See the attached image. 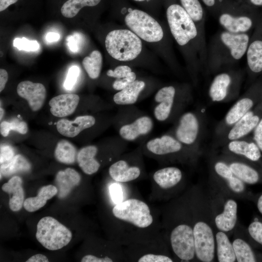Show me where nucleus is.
<instances>
[{"label": "nucleus", "mask_w": 262, "mask_h": 262, "mask_svg": "<svg viewBox=\"0 0 262 262\" xmlns=\"http://www.w3.org/2000/svg\"><path fill=\"white\" fill-rule=\"evenodd\" d=\"M0 120H1V119H2V118L3 116L4 111V110L1 107H0Z\"/></svg>", "instance_id": "nucleus-57"}, {"label": "nucleus", "mask_w": 262, "mask_h": 262, "mask_svg": "<svg viewBox=\"0 0 262 262\" xmlns=\"http://www.w3.org/2000/svg\"><path fill=\"white\" fill-rule=\"evenodd\" d=\"M198 122L194 114L188 112L180 117L175 131L176 138L182 145H190L196 141L198 132Z\"/></svg>", "instance_id": "nucleus-16"}, {"label": "nucleus", "mask_w": 262, "mask_h": 262, "mask_svg": "<svg viewBox=\"0 0 262 262\" xmlns=\"http://www.w3.org/2000/svg\"><path fill=\"white\" fill-rule=\"evenodd\" d=\"M78 152L75 146L66 140L59 141L56 146L54 156L60 163L71 164L77 160Z\"/></svg>", "instance_id": "nucleus-34"}, {"label": "nucleus", "mask_w": 262, "mask_h": 262, "mask_svg": "<svg viewBox=\"0 0 262 262\" xmlns=\"http://www.w3.org/2000/svg\"><path fill=\"white\" fill-rule=\"evenodd\" d=\"M96 122V118L91 115L79 116L73 121L63 118L57 122L56 129L62 135L72 138L94 126Z\"/></svg>", "instance_id": "nucleus-17"}, {"label": "nucleus", "mask_w": 262, "mask_h": 262, "mask_svg": "<svg viewBox=\"0 0 262 262\" xmlns=\"http://www.w3.org/2000/svg\"><path fill=\"white\" fill-rule=\"evenodd\" d=\"M192 214L196 258L202 262H213L216 251L215 237L209 223L203 219L190 198Z\"/></svg>", "instance_id": "nucleus-10"}, {"label": "nucleus", "mask_w": 262, "mask_h": 262, "mask_svg": "<svg viewBox=\"0 0 262 262\" xmlns=\"http://www.w3.org/2000/svg\"><path fill=\"white\" fill-rule=\"evenodd\" d=\"M136 79V75L134 72H131L127 77L120 79L115 80L113 83V88L116 91H120L129 84L135 81Z\"/></svg>", "instance_id": "nucleus-47"}, {"label": "nucleus", "mask_w": 262, "mask_h": 262, "mask_svg": "<svg viewBox=\"0 0 262 262\" xmlns=\"http://www.w3.org/2000/svg\"><path fill=\"white\" fill-rule=\"evenodd\" d=\"M253 104V101L249 98L238 100L228 112L225 118L226 123L229 125L236 123L249 111Z\"/></svg>", "instance_id": "nucleus-36"}, {"label": "nucleus", "mask_w": 262, "mask_h": 262, "mask_svg": "<svg viewBox=\"0 0 262 262\" xmlns=\"http://www.w3.org/2000/svg\"><path fill=\"white\" fill-rule=\"evenodd\" d=\"M28 130L27 123L23 121L18 120H14L11 122L3 121L0 124V132L4 137L7 136L11 131L24 134L27 132Z\"/></svg>", "instance_id": "nucleus-41"}, {"label": "nucleus", "mask_w": 262, "mask_h": 262, "mask_svg": "<svg viewBox=\"0 0 262 262\" xmlns=\"http://www.w3.org/2000/svg\"><path fill=\"white\" fill-rule=\"evenodd\" d=\"M250 236L256 243L262 246V222L255 220L252 222L248 227Z\"/></svg>", "instance_id": "nucleus-44"}, {"label": "nucleus", "mask_w": 262, "mask_h": 262, "mask_svg": "<svg viewBox=\"0 0 262 262\" xmlns=\"http://www.w3.org/2000/svg\"><path fill=\"white\" fill-rule=\"evenodd\" d=\"M131 72V69L129 66H119L116 67L114 70H108L106 72V74L108 77L117 80L128 76Z\"/></svg>", "instance_id": "nucleus-46"}, {"label": "nucleus", "mask_w": 262, "mask_h": 262, "mask_svg": "<svg viewBox=\"0 0 262 262\" xmlns=\"http://www.w3.org/2000/svg\"><path fill=\"white\" fill-rule=\"evenodd\" d=\"M80 101V97L74 94H65L55 96L49 101L51 114L63 117L72 114Z\"/></svg>", "instance_id": "nucleus-19"}, {"label": "nucleus", "mask_w": 262, "mask_h": 262, "mask_svg": "<svg viewBox=\"0 0 262 262\" xmlns=\"http://www.w3.org/2000/svg\"><path fill=\"white\" fill-rule=\"evenodd\" d=\"M80 36L78 34L69 35L66 38L67 44L69 49L73 52H77L79 49Z\"/></svg>", "instance_id": "nucleus-48"}, {"label": "nucleus", "mask_w": 262, "mask_h": 262, "mask_svg": "<svg viewBox=\"0 0 262 262\" xmlns=\"http://www.w3.org/2000/svg\"><path fill=\"white\" fill-rule=\"evenodd\" d=\"M257 206L259 212L261 214H262V194L258 199Z\"/></svg>", "instance_id": "nucleus-54"}, {"label": "nucleus", "mask_w": 262, "mask_h": 262, "mask_svg": "<svg viewBox=\"0 0 262 262\" xmlns=\"http://www.w3.org/2000/svg\"><path fill=\"white\" fill-rule=\"evenodd\" d=\"M229 150L236 154L245 156L252 161H257L261 157L260 148L254 143L233 140L228 146Z\"/></svg>", "instance_id": "nucleus-32"}, {"label": "nucleus", "mask_w": 262, "mask_h": 262, "mask_svg": "<svg viewBox=\"0 0 262 262\" xmlns=\"http://www.w3.org/2000/svg\"><path fill=\"white\" fill-rule=\"evenodd\" d=\"M175 96L176 89L171 85L160 88L155 94L153 113L157 121L164 122L169 118L173 108Z\"/></svg>", "instance_id": "nucleus-14"}, {"label": "nucleus", "mask_w": 262, "mask_h": 262, "mask_svg": "<svg viewBox=\"0 0 262 262\" xmlns=\"http://www.w3.org/2000/svg\"><path fill=\"white\" fill-rule=\"evenodd\" d=\"M18 0H0V11L5 10L10 5L16 3Z\"/></svg>", "instance_id": "nucleus-53"}, {"label": "nucleus", "mask_w": 262, "mask_h": 262, "mask_svg": "<svg viewBox=\"0 0 262 262\" xmlns=\"http://www.w3.org/2000/svg\"><path fill=\"white\" fill-rule=\"evenodd\" d=\"M80 174L71 168H67L57 172L55 177V184L58 189L57 196L62 199L66 197L81 181Z\"/></svg>", "instance_id": "nucleus-20"}, {"label": "nucleus", "mask_w": 262, "mask_h": 262, "mask_svg": "<svg viewBox=\"0 0 262 262\" xmlns=\"http://www.w3.org/2000/svg\"><path fill=\"white\" fill-rule=\"evenodd\" d=\"M108 186L110 206L114 205L131 197L138 196V192L131 183L118 182L111 179Z\"/></svg>", "instance_id": "nucleus-26"}, {"label": "nucleus", "mask_w": 262, "mask_h": 262, "mask_svg": "<svg viewBox=\"0 0 262 262\" xmlns=\"http://www.w3.org/2000/svg\"><path fill=\"white\" fill-rule=\"evenodd\" d=\"M166 17L171 34L178 45L185 46L195 42L207 50L205 38L182 6L170 5L166 10Z\"/></svg>", "instance_id": "nucleus-7"}, {"label": "nucleus", "mask_w": 262, "mask_h": 262, "mask_svg": "<svg viewBox=\"0 0 262 262\" xmlns=\"http://www.w3.org/2000/svg\"><path fill=\"white\" fill-rule=\"evenodd\" d=\"M218 22L225 31L233 33H246L253 25V21L249 16L227 12L219 15Z\"/></svg>", "instance_id": "nucleus-21"}, {"label": "nucleus", "mask_w": 262, "mask_h": 262, "mask_svg": "<svg viewBox=\"0 0 262 262\" xmlns=\"http://www.w3.org/2000/svg\"><path fill=\"white\" fill-rule=\"evenodd\" d=\"M214 170L224 180L226 188L232 194L240 196L246 192V184L233 173L226 164L217 162L214 165Z\"/></svg>", "instance_id": "nucleus-23"}, {"label": "nucleus", "mask_w": 262, "mask_h": 262, "mask_svg": "<svg viewBox=\"0 0 262 262\" xmlns=\"http://www.w3.org/2000/svg\"><path fill=\"white\" fill-rule=\"evenodd\" d=\"M249 43V37L246 33L222 31L214 37L207 61L228 62L240 60L246 53Z\"/></svg>", "instance_id": "nucleus-4"}, {"label": "nucleus", "mask_w": 262, "mask_h": 262, "mask_svg": "<svg viewBox=\"0 0 262 262\" xmlns=\"http://www.w3.org/2000/svg\"><path fill=\"white\" fill-rule=\"evenodd\" d=\"M123 248L127 262H175L166 238L162 230L152 240L123 246Z\"/></svg>", "instance_id": "nucleus-8"}, {"label": "nucleus", "mask_w": 262, "mask_h": 262, "mask_svg": "<svg viewBox=\"0 0 262 262\" xmlns=\"http://www.w3.org/2000/svg\"><path fill=\"white\" fill-rule=\"evenodd\" d=\"M182 7L197 26L201 35L205 38V20L203 7L199 0H180Z\"/></svg>", "instance_id": "nucleus-31"}, {"label": "nucleus", "mask_w": 262, "mask_h": 262, "mask_svg": "<svg viewBox=\"0 0 262 262\" xmlns=\"http://www.w3.org/2000/svg\"><path fill=\"white\" fill-rule=\"evenodd\" d=\"M134 0L137 1H142L145 0Z\"/></svg>", "instance_id": "nucleus-58"}, {"label": "nucleus", "mask_w": 262, "mask_h": 262, "mask_svg": "<svg viewBox=\"0 0 262 262\" xmlns=\"http://www.w3.org/2000/svg\"><path fill=\"white\" fill-rule=\"evenodd\" d=\"M117 116L119 136L124 141L134 142L147 136L152 131V118L132 105L121 106Z\"/></svg>", "instance_id": "nucleus-5"}, {"label": "nucleus", "mask_w": 262, "mask_h": 262, "mask_svg": "<svg viewBox=\"0 0 262 262\" xmlns=\"http://www.w3.org/2000/svg\"><path fill=\"white\" fill-rule=\"evenodd\" d=\"M146 85L144 81L136 80L114 95V103L120 106L133 105L138 101Z\"/></svg>", "instance_id": "nucleus-22"}, {"label": "nucleus", "mask_w": 262, "mask_h": 262, "mask_svg": "<svg viewBox=\"0 0 262 262\" xmlns=\"http://www.w3.org/2000/svg\"><path fill=\"white\" fill-rule=\"evenodd\" d=\"M105 43L110 55L120 61L132 60L142 50V42L139 37L126 29L110 32L106 37Z\"/></svg>", "instance_id": "nucleus-9"}, {"label": "nucleus", "mask_w": 262, "mask_h": 262, "mask_svg": "<svg viewBox=\"0 0 262 262\" xmlns=\"http://www.w3.org/2000/svg\"><path fill=\"white\" fill-rule=\"evenodd\" d=\"M80 73V68L77 66H73L69 68L64 83V86L66 89L70 90L73 89L77 82Z\"/></svg>", "instance_id": "nucleus-45"}, {"label": "nucleus", "mask_w": 262, "mask_h": 262, "mask_svg": "<svg viewBox=\"0 0 262 262\" xmlns=\"http://www.w3.org/2000/svg\"><path fill=\"white\" fill-rule=\"evenodd\" d=\"M142 144L133 150L124 153L110 165L111 179L122 183H132L149 179L143 159Z\"/></svg>", "instance_id": "nucleus-6"}, {"label": "nucleus", "mask_w": 262, "mask_h": 262, "mask_svg": "<svg viewBox=\"0 0 262 262\" xmlns=\"http://www.w3.org/2000/svg\"><path fill=\"white\" fill-rule=\"evenodd\" d=\"M231 82L230 75L227 73H221L213 79L209 88V95L214 101L222 100L226 97Z\"/></svg>", "instance_id": "nucleus-30"}, {"label": "nucleus", "mask_w": 262, "mask_h": 262, "mask_svg": "<svg viewBox=\"0 0 262 262\" xmlns=\"http://www.w3.org/2000/svg\"><path fill=\"white\" fill-rule=\"evenodd\" d=\"M101 0H68L63 5L61 12L67 18L74 17L80 10L85 6H95Z\"/></svg>", "instance_id": "nucleus-39"}, {"label": "nucleus", "mask_w": 262, "mask_h": 262, "mask_svg": "<svg viewBox=\"0 0 262 262\" xmlns=\"http://www.w3.org/2000/svg\"><path fill=\"white\" fill-rule=\"evenodd\" d=\"M35 236L45 248L56 250L68 245L72 234L67 228L54 218L45 216L37 223Z\"/></svg>", "instance_id": "nucleus-11"}, {"label": "nucleus", "mask_w": 262, "mask_h": 262, "mask_svg": "<svg viewBox=\"0 0 262 262\" xmlns=\"http://www.w3.org/2000/svg\"><path fill=\"white\" fill-rule=\"evenodd\" d=\"M16 91L19 96L27 101L33 111H37L43 106L46 97V90L43 84L22 81L17 85Z\"/></svg>", "instance_id": "nucleus-15"}, {"label": "nucleus", "mask_w": 262, "mask_h": 262, "mask_svg": "<svg viewBox=\"0 0 262 262\" xmlns=\"http://www.w3.org/2000/svg\"><path fill=\"white\" fill-rule=\"evenodd\" d=\"M259 122V117L252 112L248 111L238 120L230 131L228 138L231 140H236L248 133Z\"/></svg>", "instance_id": "nucleus-29"}, {"label": "nucleus", "mask_w": 262, "mask_h": 262, "mask_svg": "<svg viewBox=\"0 0 262 262\" xmlns=\"http://www.w3.org/2000/svg\"><path fill=\"white\" fill-rule=\"evenodd\" d=\"M58 193L57 187L53 185L43 186L40 188L37 196L26 198L23 207L28 212H34L44 207L48 200L51 199Z\"/></svg>", "instance_id": "nucleus-27"}, {"label": "nucleus", "mask_w": 262, "mask_h": 262, "mask_svg": "<svg viewBox=\"0 0 262 262\" xmlns=\"http://www.w3.org/2000/svg\"><path fill=\"white\" fill-rule=\"evenodd\" d=\"M162 230L175 262L196 258L190 190L159 207Z\"/></svg>", "instance_id": "nucleus-2"}, {"label": "nucleus", "mask_w": 262, "mask_h": 262, "mask_svg": "<svg viewBox=\"0 0 262 262\" xmlns=\"http://www.w3.org/2000/svg\"><path fill=\"white\" fill-rule=\"evenodd\" d=\"M250 2L254 5L257 6L262 5V0H250Z\"/></svg>", "instance_id": "nucleus-56"}, {"label": "nucleus", "mask_w": 262, "mask_h": 262, "mask_svg": "<svg viewBox=\"0 0 262 262\" xmlns=\"http://www.w3.org/2000/svg\"><path fill=\"white\" fill-rule=\"evenodd\" d=\"M246 61L253 72L262 71V40L257 39L249 43L246 52Z\"/></svg>", "instance_id": "nucleus-33"}, {"label": "nucleus", "mask_w": 262, "mask_h": 262, "mask_svg": "<svg viewBox=\"0 0 262 262\" xmlns=\"http://www.w3.org/2000/svg\"><path fill=\"white\" fill-rule=\"evenodd\" d=\"M144 155L152 158L160 164L167 163L171 157L180 152L182 144L176 138L168 134L151 138L142 143Z\"/></svg>", "instance_id": "nucleus-13"}, {"label": "nucleus", "mask_w": 262, "mask_h": 262, "mask_svg": "<svg viewBox=\"0 0 262 262\" xmlns=\"http://www.w3.org/2000/svg\"><path fill=\"white\" fill-rule=\"evenodd\" d=\"M254 137L257 146L262 151V119L256 127Z\"/></svg>", "instance_id": "nucleus-49"}, {"label": "nucleus", "mask_w": 262, "mask_h": 262, "mask_svg": "<svg viewBox=\"0 0 262 262\" xmlns=\"http://www.w3.org/2000/svg\"><path fill=\"white\" fill-rule=\"evenodd\" d=\"M13 46L18 50L35 51L40 47L36 40H29L25 37L16 38L13 41Z\"/></svg>", "instance_id": "nucleus-42"}, {"label": "nucleus", "mask_w": 262, "mask_h": 262, "mask_svg": "<svg viewBox=\"0 0 262 262\" xmlns=\"http://www.w3.org/2000/svg\"><path fill=\"white\" fill-rule=\"evenodd\" d=\"M127 26L139 37L148 42L162 39L164 33L159 23L147 13L134 9L125 18Z\"/></svg>", "instance_id": "nucleus-12"}, {"label": "nucleus", "mask_w": 262, "mask_h": 262, "mask_svg": "<svg viewBox=\"0 0 262 262\" xmlns=\"http://www.w3.org/2000/svg\"><path fill=\"white\" fill-rule=\"evenodd\" d=\"M216 252L219 262H234L236 261L232 244L226 233L218 230L215 235Z\"/></svg>", "instance_id": "nucleus-28"}, {"label": "nucleus", "mask_w": 262, "mask_h": 262, "mask_svg": "<svg viewBox=\"0 0 262 262\" xmlns=\"http://www.w3.org/2000/svg\"><path fill=\"white\" fill-rule=\"evenodd\" d=\"M237 221V203L232 198L227 199L222 211L216 214L214 223L218 230L228 233L232 230Z\"/></svg>", "instance_id": "nucleus-18"}, {"label": "nucleus", "mask_w": 262, "mask_h": 262, "mask_svg": "<svg viewBox=\"0 0 262 262\" xmlns=\"http://www.w3.org/2000/svg\"><path fill=\"white\" fill-rule=\"evenodd\" d=\"M8 74L6 70L4 69H0V92H1L5 88L6 83L8 81Z\"/></svg>", "instance_id": "nucleus-50"}, {"label": "nucleus", "mask_w": 262, "mask_h": 262, "mask_svg": "<svg viewBox=\"0 0 262 262\" xmlns=\"http://www.w3.org/2000/svg\"><path fill=\"white\" fill-rule=\"evenodd\" d=\"M236 261L254 262L257 261L255 253L249 244L241 238H236L232 243Z\"/></svg>", "instance_id": "nucleus-37"}, {"label": "nucleus", "mask_w": 262, "mask_h": 262, "mask_svg": "<svg viewBox=\"0 0 262 262\" xmlns=\"http://www.w3.org/2000/svg\"><path fill=\"white\" fill-rule=\"evenodd\" d=\"M202 2L208 7H213L215 5V0H202Z\"/></svg>", "instance_id": "nucleus-55"}, {"label": "nucleus", "mask_w": 262, "mask_h": 262, "mask_svg": "<svg viewBox=\"0 0 262 262\" xmlns=\"http://www.w3.org/2000/svg\"><path fill=\"white\" fill-rule=\"evenodd\" d=\"M22 183V179L18 176H15L1 187L2 191L10 196L9 206L14 212L19 211L23 206L24 192Z\"/></svg>", "instance_id": "nucleus-24"}, {"label": "nucleus", "mask_w": 262, "mask_h": 262, "mask_svg": "<svg viewBox=\"0 0 262 262\" xmlns=\"http://www.w3.org/2000/svg\"><path fill=\"white\" fill-rule=\"evenodd\" d=\"M229 166L233 173L245 184L252 185L259 182L258 172L250 166L239 162L232 163Z\"/></svg>", "instance_id": "nucleus-35"}, {"label": "nucleus", "mask_w": 262, "mask_h": 262, "mask_svg": "<svg viewBox=\"0 0 262 262\" xmlns=\"http://www.w3.org/2000/svg\"><path fill=\"white\" fill-rule=\"evenodd\" d=\"M150 202H167L180 195L185 187L182 171L175 166H165L149 174Z\"/></svg>", "instance_id": "nucleus-3"}, {"label": "nucleus", "mask_w": 262, "mask_h": 262, "mask_svg": "<svg viewBox=\"0 0 262 262\" xmlns=\"http://www.w3.org/2000/svg\"><path fill=\"white\" fill-rule=\"evenodd\" d=\"M31 168V165L29 161L22 155L17 154L6 166L0 168V176H10L18 172H26Z\"/></svg>", "instance_id": "nucleus-40"}, {"label": "nucleus", "mask_w": 262, "mask_h": 262, "mask_svg": "<svg viewBox=\"0 0 262 262\" xmlns=\"http://www.w3.org/2000/svg\"><path fill=\"white\" fill-rule=\"evenodd\" d=\"M60 38L59 34L53 32H49L46 34V39L48 42L57 41Z\"/></svg>", "instance_id": "nucleus-52"}, {"label": "nucleus", "mask_w": 262, "mask_h": 262, "mask_svg": "<svg viewBox=\"0 0 262 262\" xmlns=\"http://www.w3.org/2000/svg\"><path fill=\"white\" fill-rule=\"evenodd\" d=\"M14 148L9 145H2L0 148V168L6 166L15 157Z\"/></svg>", "instance_id": "nucleus-43"}, {"label": "nucleus", "mask_w": 262, "mask_h": 262, "mask_svg": "<svg viewBox=\"0 0 262 262\" xmlns=\"http://www.w3.org/2000/svg\"><path fill=\"white\" fill-rule=\"evenodd\" d=\"M98 151L96 145H89L82 147L78 152L77 161L79 166L88 175L96 173L101 165L94 157Z\"/></svg>", "instance_id": "nucleus-25"}, {"label": "nucleus", "mask_w": 262, "mask_h": 262, "mask_svg": "<svg viewBox=\"0 0 262 262\" xmlns=\"http://www.w3.org/2000/svg\"><path fill=\"white\" fill-rule=\"evenodd\" d=\"M82 63L91 79H96L99 76L102 65V57L99 51H93L88 56L83 59Z\"/></svg>", "instance_id": "nucleus-38"}, {"label": "nucleus", "mask_w": 262, "mask_h": 262, "mask_svg": "<svg viewBox=\"0 0 262 262\" xmlns=\"http://www.w3.org/2000/svg\"><path fill=\"white\" fill-rule=\"evenodd\" d=\"M110 206L108 233L111 240L126 246L148 242L161 233L159 207L139 196Z\"/></svg>", "instance_id": "nucleus-1"}, {"label": "nucleus", "mask_w": 262, "mask_h": 262, "mask_svg": "<svg viewBox=\"0 0 262 262\" xmlns=\"http://www.w3.org/2000/svg\"><path fill=\"white\" fill-rule=\"evenodd\" d=\"M26 262H48L49 260L47 257L41 254L34 255L28 259Z\"/></svg>", "instance_id": "nucleus-51"}]
</instances>
